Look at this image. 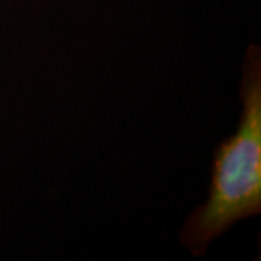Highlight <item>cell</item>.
Here are the masks:
<instances>
[{
	"label": "cell",
	"instance_id": "6da1fadb",
	"mask_svg": "<svg viewBox=\"0 0 261 261\" xmlns=\"http://www.w3.org/2000/svg\"><path fill=\"white\" fill-rule=\"evenodd\" d=\"M238 129L215 151L205 205L187 218L181 244L196 257L235 222L261 212V49L250 45L243 65Z\"/></svg>",
	"mask_w": 261,
	"mask_h": 261
}]
</instances>
